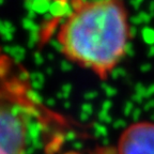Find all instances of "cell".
<instances>
[{
    "instance_id": "cell-1",
    "label": "cell",
    "mask_w": 154,
    "mask_h": 154,
    "mask_svg": "<svg viewBox=\"0 0 154 154\" xmlns=\"http://www.w3.org/2000/svg\"><path fill=\"white\" fill-rule=\"evenodd\" d=\"M131 25L123 0H73L56 38L67 60L107 79L128 54Z\"/></svg>"
},
{
    "instance_id": "cell-2",
    "label": "cell",
    "mask_w": 154,
    "mask_h": 154,
    "mask_svg": "<svg viewBox=\"0 0 154 154\" xmlns=\"http://www.w3.org/2000/svg\"><path fill=\"white\" fill-rule=\"evenodd\" d=\"M36 115L26 79L15 74L9 60H0V154H28Z\"/></svg>"
},
{
    "instance_id": "cell-3",
    "label": "cell",
    "mask_w": 154,
    "mask_h": 154,
    "mask_svg": "<svg viewBox=\"0 0 154 154\" xmlns=\"http://www.w3.org/2000/svg\"><path fill=\"white\" fill-rule=\"evenodd\" d=\"M118 154H154V122L138 121L128 125L118 140Z\"/></svg>"
}]
</instances>
